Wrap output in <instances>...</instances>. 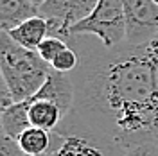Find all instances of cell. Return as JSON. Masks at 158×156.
I'll return each mask as SVG.
<instances>
[{
  "label": "cell",
  "mask_w": 158,
  "mask_h": 156,
  "mask_svg": "<svg viewBox=\"0 0 158 156\" xmlns=\"http://www.w3.org/2000/svg\"><path fill=\"white\" fill-rule=\"evenodd\" d=\"M69 47V43L65 41V39H61V38H56V36H47V38L41 41V45L38 47V52L40 54V58L43 59L45 63H52L54 59L58 58V54L59 52H63V50Z\"/></svg>",
  "instance_id": "4fadbf2b"
},
{
  "label": "cell",
  "mask_w": 158,
  "mask_h": 156,
  "mask_svg": "<svg viewBox=\"0 0 158 156\" xmlns=\"http://www.w3.org/2000/svg\"><path fill=\"white\" fill-rule=\"evenodd\" d=\"M126 149L117 142L97 137L65 118L52 131V146L45 156H124Z\"/></svg>",
  "instance_id": "277c9868"
},
{
  "label": "cell",
  "mask_w": 158,
  "mask_h": 156,
  "mask_svg": "<svg viewBox=\"0 0 158 156\" xmlns=\"http://www.w3.org/2000/svg\"><path fill=\"white\" fill-rule=\"evenodd\" d=\"M32 2H34V6H36V7L40 9V6H43V4H45L47 0H32Z\"/></svg>",
  "instance_id": "e0dca14e"
},
{
  "label": "cell",
  "mask_w": 158,
  "mask_h": 156,
  "mask_svg": "<svg viewBox=\"0 0 158 156\" xmlns=\"http://www.w3.org/2000/svg\"><path fill=\"white\" fill-rule=\"evenodd\" d=\"M2 133L7 135L13 140H18L20 135L29 129L31 122H29V104L23 102H15L13 106H9L7 109L2 111Z\"/></svg>",
  "instance_id": "30bf717a"
},
{
  "label": "cell",
  "mask_w": 158,
  "mask_h": 156,
  "mask_svg": "<svg viewBox=\"0 0 158 156\" xmlns=\"http://www.w3.org/2000/svg\"><path fill=\"white\" fill-rule=\"evenodd\" d=\"M146 54L149 59V67H151V76H153V84L155 92L158 95V34L155 38L146 43Z\"/></svg>",
  "instance_id": "5bb4252c"
},
{
  "label": "cell",
  "mask_w": 158,
  "mask_h": 156,
  "mask_svg": "<svg viewBox=\"0 0 158 156\" xmlns=\"http://www.w3.org/2000/svg\"><path fill=\"white\" fill-rule=\"evenodd\" d=\"M79 67V54L76 49L67 47L63 52H59L58 58L50 63V68L56 72H63V74H72L74 70Z\"/></svg>",
  "instance_id": "7c38bea8"
},
{
  "label": "cell",
  "mask_w": 158,
  "mask_h": 156,
  "mask_svg": "<svg viewBox=\"0 0 158 156\" xmlns=\"http://www.w3.org/2000/svg\"><path fill=\"white\" fill-rule=\"evenodd\" d=\"M72 79L74 109L67 118L74 124L124 149L158 142V95L146 45L83 49Z\"/></svg>",
  "instance_id": "6da1fadb"
},
{
  "label": "cell",
  "mask_w": 158,
  "mask_h": 156,
  "mask_svg": "<svg viewBox=\"0 0 158 156\" xmlns=\"http://www.w3.org/2000/svg\"><path fill=\"white\" fill-rule=\"evenodd\" d=\"M0 156H25V153L20 149L16 140H13V138L2 133V137H0Z\"/></svg>",
  "instance_id": "2e32d148"
},
{
  "label": "cell",
  "mask_w": 158,
  "mask_h": 156,
  "mask_svg": "<svg viewBox=\"0 0 158 156\" xmlns=\"http://www.w3.org/2000/svg\"><path fill=\"white\" fill-rule=\"evenodd\" d=\"M16 142L20 149L25 153V156H45L52 146V131L31 126L20 135Z\"/></svg>",
  "instance_id": "8fae6325"
},
{
  "label": "cell",
  "mask_w": 158,
  "mask_h": 156,
  "mask_svg": "<svg viewBox=\"0 0 158 156\" xmlns=\"http://www.w3.org/2000/svg\"><path fill=\"white\" fill-rule=\"evenodd\" d=\"M155 2H156V4H158V0H155Z\"/></svg>",
  "instance_id": "ac0fdd59"
},
{
  "label": "cell",
  "mask_w": 158,
  "mask_h": 156,
  "mask_svg": "<svg viewBox=\"0 0 158 156\" xmlns=\"http://www.w3.org/2000/svg\"><path fill=\"white\" fill-rule=\"evenodd\" d=\"M95 36L106 49H115L126 43V16L124 0H99L90 16L70 29L72 38ZM69 39V41H70Z\"/></svg>",
  "instance_id": "3957f363"
},
{
  "label": "cell",
  "mask_w": 158,
  "mask_h": 156,
  "mask_svg": "<svg viewBox=\"0 0 158 156\" xmlns=\"http://www.w3.org/2000/svg\"><path fill=\"white\" fill-rule=\"evenodd\" d=\"M99 0H47L40 6L38 14L49 23V36L61 38L69 43L70 29L90 16Z\"/></svg>",
  "instance_id": "5b68a950"
},
{
  "label": "cell",
  "mask_w": 158,
  "mask_h": 156,
  "mask_svg": "<svg viewBox=\"0 0 158 156\" xmlns=\"http://www.w3.org/2000/svg\"><path fill=\"white\" fill-rule=\"evenodd\" d=\"M124 156H158V142H144L126 149Z\"/></svg>",
  "instance_id": "9a60e30c"
},
{
  "label": "cell",
  "mask_w": 158,
  "mask_h": 156,
  "mask_svg": "<svg viewBox=\"0 0 158 156\" xmlns=\"http://www.w3.org/2000/svg\"><path fill=\"white\" fill-rule=\"evenodd\" d=\"M25 102L29 104V122L32 127H40V129H45V131H54L65 120L61 108L52 101L31 97Z\"/></svg>",
  "instance_id": "52a82bcc"
},
{
  "label": "cell",
  "mask_w": 158,
  "mask_h": 156,
  "mask_svg": "<svg viewBox=\"0 0 158 156\" xmlns=\"http://www.w3.org/2000/svg\"><path fill=\"white\" fill-rule=\"evenodd\" d=\"M7 34L11 36L13 41H16L23 49L38 50L41 41L49 36V23L45 18H41L38 14V16H32L27 22L20 23L18 27L11 29Z\"/></svg>",
  "instance_id": "ba28073f"
},
{
  "label": "cell",
  "mask_w": 158,
  "mask_h": 156,
  "mask_svg": "<svg viewBox=\"0 0 158 156\" xmlns=\"http://www.w3.org/2000/svg\"><path fill=\"white\" fill-rule=\"evenodd\" d=\"M50 65L36 50L23 49L11 36L0 32V77L9 86L15 102H23L36 95L50 74Z\"/></svg>",
  "instance_id": "7a4b0ae2"
},
{
  "label": "cell",
  "mask_w": 158,
  "mask_h": 156,
  "mask_svg": "<svg viewBox=\"0 0 158 156\" xmlns=\"http://www.w3.org/2000/svg\"><path fill=\"white\" fill-rule=\"evenodd\" d=\"M126 43L146 45L158 34V4L155 0H124Z\"/></svg>",
  "instance_id": "8992f818"
},
{
  "label": "cell",
  "mask_w": 158,
  "mask_h": 156,
  "mask_svg": "<svg viewBox=\"0 0 158 156\" xmlns=\"http://www.w3.org/2000/svg\"><path fill=\"white\" fill-rule=\"evenodd\" d=\"M32 16H38V7L32 0H0V27L9 32L27 22Z\"/></svg>",
  "instance_id": "9c48e42d"
}]
</instances>
